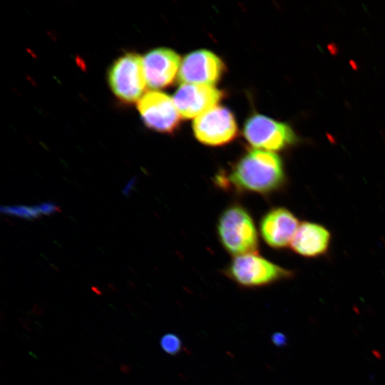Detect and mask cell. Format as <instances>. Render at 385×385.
Returning a JSON list of instances; mask_svg holds the SVG:
<instances>
[{
    "instance_id": "7c38bea8",
    "label": "cell",
    "mask_w": 385,
    "mask_h": 385,
    "mask_svg": "<svg viewBox=\"0 0 385 385\" xmlns=\"http://www.w3.org/2000/svg\"><path fill=\"white\" fill-rule=\"evenodd\" d=\"M331 242L329 231L324 226L311 222L299 224L290 247L304 257H317L326 253Z\"/></svg>"
},
{
    "instance_id": "5b68a950",
    "label": "cell",
    "mask_w": 385,
    "mask_h": 385,
    "mask_svg": "<svg viewBox=\"0 0 385 385\" xmlns=\"http://www.w3.org/2000/svg\"><path fill=\"white\" fill-rule=\"evenodd\" d=\"M244 137L256 149L267 151L284 150L297 141L289 125L260 114L251 115L245 122Z\"/></svg>"
},
{
    "instance_id": "277c9868",
    "label": "cell",
    "mask_w": 385,
    "mask_h": 385,
    "mask_svg": "<svg viewBox=\"0 0 385 385\" xmlns=\"http://www.w3.org/2000/svg\"><path fill=\"white\" fill-rule=\"evenodd\" d=\"M108 80L112 92L120 101H138L147 85L143 58L133 52L120 56L111 66Z\"/></svg>"
},
{
    "instance_id": "9a60e30c",
    "label": "cell",
    "mask_w": 385,
    "mask_h": 385,
    "mask_svg": "<svg viewBox=\"0 0 385 385\" xmlns=\"http://www.w3.org/2000/svg\"><path fill=\"white\" fill-rule=\"evenodd\" d=\"M272 340L278 346H284L287 342L285 335L281 332L274 333L272 337Z\"/></svg>"
},
{
    "instance_id": "8992f818",
    "label": "cell",
    "mask_w": 385,
    "mask_h": 385,
    "mask_svg": "<svg viewBox=\"0 0 385 385\" xmlns=\"http://www.w3.org/2000/svg\"><path fill=\"white\" fill-rule=\"evenodd\" d=\"M195 137L209 146H221L232 141L237 135V125L232 113L217 106L197 117L192 125Z\"/></svg>"
},
{
    "instance_id": "30bf717a",
    "label": "cell",
    "mask_w": 385,
    "mask_h": 385,
    "mask_svg": "<svg viewBox=\"0 0 385 385\" xmlns=\"http://www.w3.org/2000/svg\"><path fill=\"white\" fill-rule=\"evenodd\" d=\"M299 225L298 219L289 210L273 207L260 221V235L268 246L283 249L290 245Z\"/></svg>"
},
{
    "instance_id": "5bb4252c",
    "label": "cell",
    "mask_w": 385,
    "mask_h": 385,
    "mask_svg": "<svg viewBox=\"0 0 385 385\" xmlns=\"http://www.w3.org/2000/svg\"><path fill=\"white\" fill-rule=\"evenodd\" d=\"M160 345L161 349L170 355L179 354L183 348V343L180 338L173 333L164 334L160 340Z\"/></svg>"
},
{
    "instance_id": "7a4b0ae2",
    "label": "cell",
    "mask_w": 385,
    "mask_h": 385,
    "mask_svg": "<svg viewBox=\"0 0 385 385\" xmlns=\"http://www.w3.org/2000/svg\"><path fill=\"white\" fill-rule=\"evenodd\" d=\"M218 239L223 248L235 257L257 253L260 242L256 225L250 212L233 203L220 214L217 223Z\"/></svg>"
},
{
    "instance_id": "4fadbf2b",
    "label": "cell",
    "mask_w": 385,
    "mask_h": 385,
    "mask_svg": "<svg viewBox=\"0 0 385 385\" xmlns=\"http://www.w3.org/2000/svg\"><path fill=\"white\" fill-rule=\"evenodd\" d=\"M57 210V207L51 203L46 202L35 206H6L2 207L1 211L11 215H16L24 218H34L42 215H48Z\"/></svg>"
},
{
    "instance_id": "6da1fadb",
    "label": "cell",
    "mask_w": 385,
    "mask_h": 385,
    "mask_svg": "<svg viewBox=\"0 0 385 385\" xmlns=\"http://www.w3.org/2000/svg\"><path fill=\"white\" fill-rule=\"evenodd\" d=\"M286 181L281 158L274 152L250 150L236 161L229 170L215 177L220 188L237 193L268 195L279 190Z\"/></svg>"
},
{
    "instance_id": "ba28073f",
    "label": "cell",
    "mask_w": 385,
    "mask_h": 385,
    "mask_svg": "<svg viewBox=\"0 0 385 385\" xmlns=\"http://www.w3.org/2000/svg\"><path fill=\"white\" fill-rule=\"evenodd\" d=\"M225 67L214 53L200 49L187 54L181 62L178 80L182 84H215L222 77Z\"/></svg>"
},
{
    "instance_id": "8fae6325",
    "label": "cell",
    "mask_w": 385,
    "mask_h": 385,
    "mask_svg": "<svg viewBox=\"0 0 385 385\" xmlns=\"http://www.w3.org/2000/svg\"><path fill=\"white\" fill-rule=\"evenodd\" d=\"M180 64V56L170 48H157L150 51L143 58L147 86L155 89L170 86Z\"/></svg>"
},
{
    "instance_id": "52a82bcc",
    "label": "cell",
    "mask_w": 385,
    "mask_h": 385,
    "mask_svg": "<svg viewBox=\"0 0 385 385\" xmlns=\"http://www.w3.org/2000/svg\"><path fill=\"white\" fill-rule=\"evenodd\" d=\"M138 111L144 124L153 130L172 133L180 125L181 116L173 99L163 92L143 94L138 101Z\"/></svg>"
},
{
    "instance_id": "3957f363",
    "label": "cell",
    "mask_w": 385,
    "mask_h": 385,
    "mask_svg": "<svg viewBox=\"0 0 385 385\" xmlns=\"http://www.w3.org/2000/svg\"><path fill=\"white\" fill-rule=\"evenodd\" d=\"M224 273L237 285L258 288L289 279L293 272L259 255L247 254L233 258Z\"/></svg>"
},
{
    "instance_id": "9c48e42d",
    "label": "cell",
    "mask_w": 385,
    "mask_h": 385,
    "mask_svg": "<svg viewBox=\"0 0 385 385\" xmlns=\"http://www.w3.org/2000/svg\"><path fill=\"white\" fill-rule=\"evenodd\" d=\"M223 93L212 86L183 83L173 99L181 117L197 118L217 106Z\"/></svg>"
}]
</instances>
